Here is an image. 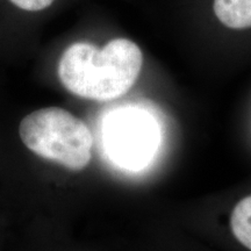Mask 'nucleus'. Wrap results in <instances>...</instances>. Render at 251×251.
<instances>
[{"mask_svg": "<svg viewBox=\"0 0 251 251\" xmlns=\"http://www.w3.org/2000/svg\"><path fill=\"white\" fill-rule=\"evenodd\" d=\"M19 135L30 151L69 170H83L92 158L93 136L89 127L61 107L41 108L26 115Z\"/></svg>", "mask_w": 251, "mask_h": 251, "instance_id": "obj_2", "label": "nucleus"}, {"mask_svg": "<svg viewBox=\"0 0 251 251\" xmlns=\"http://www.w3.org/2000/svg\"><path fill=\"white\" fill-rule=\"evenodd\" d=\"M214 14L230 29L251 28V0H214Z\"/></svg>", "mask_w": 251, "mask_h": 251, "instance_id": "obj_4", "label": "nucleus"}, {"mask_svg": "<svg viewBox=\"0 0 251 251\" xmlns=\"http://www.w3.org/2000/svg\"><path fill=\"white\" fill-rule=\"evenodd\" d=\"M230 228L238 242L251 251V196L244 198L234 207Z\"/></svg>", "mask_w": 251, "mask_h": 251, "instance_id": "obj_5", "label": "nucleus"}, {"mask_svg": "<svg viewBox=\"0 0 251 251\" xmlns=\"http://www.w3.org/2000/svg\"><path fill=\"white\" fill-rule=\"evenodd\" d=\"M142 50L128 39H114L103 48L76 42L58 63L62 85L84 99L107 101L124 96L140 76Z\"/></svg>", "mask_w": 251, "mask_h": 251, "instance_id": "obj_1", "label": "nucleus"}, {"mask_svg": "<svg viewBox=\"0 0 251 251\" xmlns=\"http://www.w3.org/2000/svg\"><path fill=\"white\" fill-rule=\"evenodd\" d=\"M105 141L115 162L126 168H140L157 148V127L148 115L128 111L119 113L106 126Z\"/></svg>", "mask_w": 251, "mask_h": 251, "instance_id": "obj_3", "label": "nucleus"}, {"mask_svg": "<svg viewBox=\"0 0 251 251\" xmlns=\"http://www.w3.org/2000/svg\"><path fill=\"white\" fill-rule=\"evenodd\" d=\"M17 7L29 12H39L51 6L54 0H9Z\"/></svg>", "mask_w": 251, "mask_h": 251, "instance_id": "obj_6", "label": "nucleus"}]
</instances>
